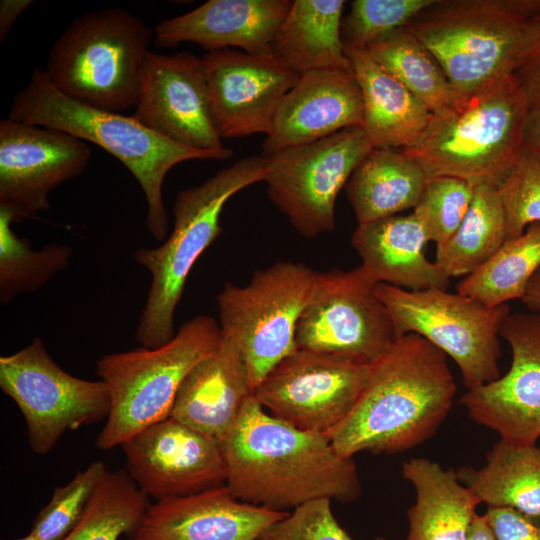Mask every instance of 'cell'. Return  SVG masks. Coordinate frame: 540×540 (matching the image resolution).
<instances>
[{"label":"cell","mask_w":540,"mask_h":540,"mask_svg":"<svg viewBox=\"0 0 540 540\" xmlns=\"http://www.w3.org/2000/svg\"><path fill=\"white\" fill-rule=\"evenodd\" d=\"M353 126H363V99L352 68L311 71L301 75L281 101L262 155L312 143Z\"/></svg>","instance_id":"cell-21"},{"label":"cell","mask_w":540,"mask_h":540,"mask_svg":"<svg viewBox=\"0 0 540 540\" xmlns=\"http://www.w3.org/2000/svg\"><path fill=\"white\" fill-rule=\"evenodd\" d=\"M344 0H293L272 52L300 76L328 68H351L341 35Z\"/></svg>","instance_id":"cell-27"},{"label":"cell","mask_w":540,"mask_h":540,"mask_svg":"<svg viewBox=\"0 0 540 540\" xmlns=\"http://www.w3.org/2000/svg\"><path fill=\"white\" fill-rule=\"evenodd\" d=\"M220 338L217 322L199 315L158 348L140 347L99 358L96 371L108 387L111 406L97 437V448L121 446L144 428L169 417L182 381L217 349Z\"/></svg>","instance_id":"cell-8"},{"label":"cell","mask_w":540,"mask_h":540,"mask_svg":"<svg viewBox=\"0 0 540 540\" xmlns=\"http://www.w3.org/2000/svg\"><path fill=\"white\" fill-rule=\"evenodd\" d=\"M428 240L413 213L358 224L351 245L377 284L406 290H446L450 278L425 255Z\"/></svg>","instance_id":"cell-24"},{"label":"cell","mask_w":540,"mask_h":540,"mask_svg":"<svg viewBox=\"0 0 540 540\" xmlns=\"http://www.w3.org/2000/svg\"><path fill=\"white\" fill-rule=\"evenodd\" d=\"M331 501L319 498L294 508L258 540H353L334 516Z\"/></svg>","instance_id":"cell-39"},{"label":"cell","mask_w":540,"mask_h":540,"mask_svg":"<svg viewBox=\"0 0 540 540\" xmlns=\"http://www.w3.org/2000/svg\"><path fill=\"white\" fill-rule=\"evenodd\" d=\"M540 267V223L530 224L518 237L507 239L479 269L462 279L457 292L487 307L522 299Z\"/></svg>","instance_id":"cell-32"},{"label":"cell","mask_w":540,"mask_h":540,"mask_svg":"<svg viewBox=\"0 0 540 540\" xmlns=\"http://www.w3.org/2000/svg\"><path fill=\"white\" fill-rule=\"evenodd\" d=\"M267 174L263 155L241 158L219 170L199 186L181 190L173 207L175 222L170 236L156 248L136 251L135 260L152 276L136 330L142 347L154 349L174 336V316L189 273L205 249L218 237L226 202Z\"/></svg>","instance_id":"cell-6"},{"label":"cell","mask_w":540,"mask_h":540,"mask_svg":"<svg viewBox=\"0 0 540 540\" xmlns=\"http://www.w3.org/2000/svg\"><path fill=\"white\" fill-rule=\"evenodd\" d=\"M435 0H354L342 19L345 47L366 50L371 44L405 27Z\"/></svg>","instance_id":"cell-35"},{"label":"cell","mask_w":540,"mask_h":540,"mask_svg":"<svg viewBox=\"0 0 540 540\" xmlns=\"http://www.w3.org/2000/svg\"><path fill=\"white\" fill-rule=\"evenodd\" d=\"M292 0H209L177 17L159 22L154 42L175 48L183 42L207 51L239 48L250 54L273 53L275 36Z\"/></svg>","instance_id":"cell-22"},{"label":"cell","mask_w":540,"mask_h":540,"mask_svg":"<svg viewBox=\"0 0 540 540\" xmlns=\"http://www.w3.org/2000/svg\"><path fill=\"white\" fill-rule=\"evenodd\" d=\"M456 389L447 355L416 333L404 334L371 364L353 409L327 436L344 457L414 448L445 420Z\"/></svg>","instance_id":"cell-2"},{"label":"cell","mask_w":540,"mask_h":540,"mask_svg":"<svg viewBox=\"0 0 540 540\" xmlns=\"http://www.w3.org/2000/svg\"><path fill=\"white\" fill-rule=\"evenodd\" d=\"M15 540H39V539L37 538V536H36L34 533H32V532L30 531V532H29L28 534H26L25 536H23V537H21V538H18V539H15Z\"/></svg>","instance_id":"cell-46"},{"label":"cell","mask_w":540,"mask_h":540,"mask_svg":"<svg viewBox=\"0 0 540 540\" xmlns=\"http://www.w3.org/2000/svg\"><path fill=\"white\" fill-rule=\"evenodd\" d=\"M148 498L127 472L106 470L83 516L62 540H118L141 520Z\"/></svg>","instance_id":"cell-33"},{"label":"cell","mask_w":540,"mask_h":540,"mask_svg":"<svg viewBox=\"0 0 540 540\" xmlns=\"http://www.w3.org/2000/svg\"><path fill=\"white\" fill-rule=\"evenodd\" d=\"M416 160L400 149L373 148L345 188L358 224L415 208L427 183Z\"/></svg>","instance_id":"cell-28"},{"label":"cell","mask_w":540,"mask_h":540,"mask_svg":"<svg viewBox=\"0 0 540 540\" xmlns=\"http://www.w3.org/2000/svg\"><path fill=\"white\" fill-rule=\"evenodd\" d=\"M135 107L140 123L174 143L207 151L226 148L214 121L202 58L190 52H149Z\"/></svg>","instance_id":"cell-18"},{"label":"cell","mask_w":540,"mask_h":540,"mask_svg":"<svg viewBox=\"0 0 540 540\" xmlns=\"http://www.w3.org/2000/svg\"><path fill=\"white\" fill-rule=\"evenodd\" d=\"M375 540H388V539H386L384 537H376Z\"/></svg>","instance_id":"cell-47"},{"label":"cell","mask_w":540,"mask_h":540,"mask_svg":"<svg viewBox=\"0 0 540 540\" xmlns=\"http://www.w3.org/2000/svg\"><path fill=\"white\" fill-rule=\"evenodd\" d=\"M371 364L297 348L253 392L273 416L305 431L327 435L350 413Z\"/></svg>","instance_id":"cell-14"},{"label":"cell","mask_w":540,"mask_h":540,"mask_svg":"<svg viewBox=\"0 0 540 540\" xmlns=\"http://www.w3.org/2000/svg\"><path fill=\"white\" fill-rule=\"evenodd\" d=\"M121 448L128 475L157 501L226 485L219 439L170 416L144 428Z\"/></svg>","instance_id":"cell-16"},{"label":"cell","mask_w":540,"mask_h":540,"mask_svg":"<svg viewBox=\"0 0 540 540\" xmlns=\"http://www.w3.org/2000/svg\"><path fill=\"white\" fill-rule=\"evenodd\" d=\"M372 149L363 126H353L312 143L263 155L268 197L304 237L332 232L336 198Z\"/></svg>","instance_id":"cell-12"},{"label":"cell","mask_w":540,"mask_h":540,"mask_svg":"<svg viewBox=\"0 0 540 540\" xmlns=\"http://www.w3.org/2000/svg\"><path fill=\"white\" fill-rule=\"evenodd\" d=\"M210 105L223 138L270 135L277 109L300 75L274 53L226 48L202 57Z\"/></svg>","instance_id":"cell-17"},{"label":"cell","mask_w":540,"mask_h":540,"mask_svg":"<svg viewBox=\"0 0 540 540\" xmlns=\"http://www.w3.org/2000/svg\"><path fill=\"white\" fill-rule=\"evenodd\" d=\"M106 470L102 461L92 462L69 483L55 488L35 518L31 532L39 540H62L83 516Z\"/></svg>","instance_id":"cell-37"},{"label":"cell","mask_w":540,"mask_h":540,"mask_svg":"<svg viewBox=\"0 0 540 540\" xmlns=\"http://www.w3.org/2000/svg\"><path fill=\"white\" fill-rule=\"evenodd\" d=\"M0 387L21 411L30 448L38 455L48 453L66 431L94 424L110 412L107 385L63 370L38 337L0 357Z\"/></svg>","instance_id":"cell-11"},{"label":"cell","mask_w":540,"mask_h":540,"mask_svg":"<svg viewBox=\"0 0 540 540\" xmlns=\"http://www.w3.org/2000/svg\"><path fill=\"white\" fill-rule=\"evenodd\" d=\"M219 441L226 486L243 502L286 511L319 498L349 503L360 496L353 457L340 455L327 435L273 416L254 395Z\"/></svg>","instance_id":"cell-1"},{"label":"cell","mask_w":540,"mask_h":540,"mask_svg":"<svg viewBox=\"0 0 540 540\" xmlns=\"http://www.w3.org/2000/svg\"><path fill=\"white\" fill-rule=\"evenodd\" d=\"M252 395L243 354L221 331L217 349L197 363L182 381L169 416L221 439Z\"/></svg>","instance_id":"cell-23"},{"label":"cell","mask_w":540,"mask_h":540,"mask_svg":"<svg viewBox=\"0 0 540 540\" xmlns=\"http://www.w3.org/2000/svg\"><path fill=\"white\" fill-rule=\"evenodd\" d=\"M539 36L524 64L515 73L526 95L530 111L540 109V13L537 15Z\"/></svg>","instance_id":"cell-41"},{"label":"cell","mask_w":540,"mask_h":540,"mask_svg":"<svg viewBox=\"0 0 540 540\" xmlns=\"http://www.w3.org/2000/svg\"><path fill=\"white\" fill-rule=\"evenodd\" d=\"M459 480L487 507L540 517V447L501 439L480 468L462 466Z\"/></svg>","instance_id":"cell-29"},{"label":"cell","mask_w":540,"mask_h":540,"mask_svg":"<svg viewBox=\"0 0 540 540\" xmlns=\"http://www.w3.org/2000/svg\"><path fill=\"white\" fill-rule=\"evenodd\" d=\"M497 188L506 217V240L540 223V152L524 147Z\"/></svg>","instance_id":"cell-38"},{"label":"cell","mask_w":540,"mask_h":540,"mask_svg":"<svg viewBox=\"0 0 540 540\" xmlns=\"http://www.w3.org/2000/svg\"><path fill=\"white\" fill-rule=\"evenodd\" d=\"M91 158L88 144L62 130L0 121V211L12 222L50 207L48 195L81 175Z\"/></svg>","instance_id":"cell-15"},{"label":"cell","mask_w":540,"mask_h":540,"mask_svg":"<svg viewBox=\"0 0 540 540\" xmlns=\"http://www.w3.org/2000/svg\"><path fill=\"white\" fill-rule=\"evenodd\" d=\"M12 223L10 216L0 211V284L1 302L5 304L19 293L42 286L56 271L67 266L71 254L67 246L59 244L32 252L12 232Z\"/></svg>","instance_id":"cell-34"},{"label":"cell","mask_w":540,"mask_h":540,"mask_svg":"<svg viewBox=\"0 0 540 540\" xmlns=\"http://www.w3.org/2000/svg\"><path fill=\"white\" fill-rule=\"evenodd\" d=\"M287 514L243 502L225 485L149 504L126 540H258Z\"/></svg>","instance_id":"cell-20"},{"label":"cell","mask_w":540,"mask_h":540,"mask_svg":"<svg viewBox=\"0 0 540 540\" xmlns=\"http://www.w3.org/2000/svg\"><path fill=\"white\" fill-rule=\"evenodd\" d=\"M524 147L540 152V109L530 111L525 130Z\"/></svg>","instance_id":"cell-44"},{"label":"cell","mask_w":540,"mask_h":540,"mask_svg":"<svg viewBox=\"0 0 540 540\" xmlns=\"http://www.w3.org/2000/svg\"><path fill=\"white\" fill-rule=\"evenodd\" d=\"M474 186L456 177L427 180L413 214L428 241L440 245L456 232L470 207Z\"/></svg>","instance_id":"cell-36"},{"label":"cell","mask_w":540,"mask_h":540,"mask_svg":"<svg viewBox=\"0 0 540 540\" xmlns=\"http://www.w3.org/2000/svg\"><path fill=\"white\" fill-rule=\"evenodd\" d=\"M521 301L530 312L540 314V267L528 282Z\"/></svg>","instance_id":"cell-43"},{"label":"cell","mask_w":540,"mask_h":540,"mask_svg":"<svg viewBox=\"0 0 540 540\" xmlns=\"http://www.w3.org/2000/svg\"><path fill=\"white\" fill-rule=\"evenodd\" d=\"M529 114L514 74L434 115L419 142L403 151L427 179L456 177L498 186L521 156Z\"/></svg>","instance_id":"cell-5"},{"label":"cell","mask_w":540,"mask_h":540,"mask_svg":"<svg viewBox=\"0 0 540 540\" xmlns=\"http://www.w3.org/2000/svg\"><path fill=\"white\" fill-rule=\"evenodd\" d=\"M467 540H497L484 514L475 516Z\"/></svg>","instance_id":"cell-45"},{"label":"cell","mask_w":540,"mask_h":540,"mask_svg":"<svg viewBox=\"0 0 540 540\" xmlns=\"http://www.w3.org/2000/svg\"><path fill=\"white\" fill-rule=\"evenodd\" d=\"M376 285L361 265L318 272L297 323V348L365 364L376 361L399 337Z\"/></svg>","instance_id":"cell-13"},{"label":"cell","mask_w":540,"mask_h":540,"mask_svg":"<svg viewBox=\"0 0 540 540\" xmlns=\"http://www.w3.org/2000/svg\"><path fill=\"white\" fill-rule=\"evenodd\" d=\"M398 336L416 333L449 356L468 390L499 375L500 330L509 306L487 307L460 293L443 289L406 290L376 285Z\"/></svg>","instance_id":"cell-10"},{"label":"cell","mask_w":540,"mask_h":540,"mask_svg":"<svg viewBox=\"0 0 540 540\" xmlns=\"http://www.w3.org/2000/svg\"><path fill=\"white\" fill-rule=\"evenodd\" d=\"M317 273L300 262L278 261L256 270L245 286L226 283L217 295L220 329L241 350L253 392L297 349V323Z\"/></svg>","instance_id":"cell-9"},{"label":"cell","mask_w":540,"mask_h":540,"mask_svg":"<svg viewBox=\"0 0 540 540\" xmlns=\"http://www.w3.org/2000/svg\"><path fill=\"white\" fill-rule=\"evenodd\" d=\"M500 337L509 344V370L468 390L460 399L476 423L508 441L535 444L540 437V314L509 313Z\"/></svg>","instance_id":"cell-19"},{"label":"cell","mask_w":540,"mask_h":540,"mask_svg":"<svg viewBox=\"0 0 540 540\" xmlns=\"http://www.w3.org/2000/svg\"><path fill=\"white\" fill-rule=\"evenodd\" d=\"M360 86L363 128L372 148L408 149L419 142L434 115L366 50L345 47Z\"/></svg>","instance_id":"cell-25"},{"label":"cell","mask_w":540,"mask_h":540,"mask_svg":"<svg viewBox=\"0 0 540 540\" xmlns=\"http://www.w3.org/2000/svg\"><path fill=\"white\" fill-rule=\"evenodd\" d=\"M366 51L433 115L442 114L463 100L435 56L406 26L371 44Z\"/></svg>","instance_id":"cell-31"},{"label":"cell","mask_w":540,"mask_h":540,"mask_svg":"<svg viewBox=\"0 0 540 540\" xmlns=\"http://www.w3.org/2000/svg\"><path fill=\"white\" fill-rule=\"evenodd\" d=\"M7 117L62 130L100 146L121 161L144 192L146 227L158 241L165 240L168 232L162 189L169 170L187 160H224L233 154L230 148L207 151L174 143L134 116L78 102L56 89L39 67L33 70L26 87L13 98Z\"/></svg>","instance_id":"cell-4"},{"label":"cell","mask_w":540,"mask_h":540,"mask_svg":"<svg viewBox=\"0 0 540 540\" xmlns=\"http://www.w3.org/2000/svg\"><path fill=\"white\" fill-rule=\"evenodd\" d=\"M506 241V217L494 184L474 186L470 207L456 232L437 245L435 263L449 277L468 276Z\"/></svg>","instance_id":"cell-30"},{"label":"cell","mask_w":540,"mask_h":540,"mask_svg":"<svg viewBox=\"0 0 540 540\" xmlns=\"http://www.w3.org/2000/svg\"><path fill=\"white\" fill-rule=\"evenodd\" d=\"M484 516L497 540H540V517L506 507H487Z\"/></svg>","instance_id":"cell-40"},{"label":"cell","mask_w":540,"mask_h":540,"mask_svg":"<svg viewBox=\"0 0 540 540\" xmlns=\"http://www.w3.org/2000/svg\"><path fill=\"white\" fill-rule=\"evenodd\" d=\"M154 29L122 8L76 18L54 42L45 73L64 95L120 112L135 106Z\"/></svg>","instance_id":"cell-7"},{"label":"cell","mask_w":540,"mask_h":540,"mask_svg":"<svg viewBox=\"0 0 540 540\" xmlns=\"http://www.w3.org/2000/svg\"><path fill=\"white\" fill-rule=\"evenodd\" d=\"M540 0H435L406 27L470 98L514 75L539 36Z\"/></svg>","instance_id":"cell-3"},{"label":"cell","mask_w":540,"mask_h":540,"mask_svg":"<svg viewBox=\"0 0 540 540\" xmlns=\"http://www.w3.org/2000/svg\"><path fill=\"white\" fill-rule=\"evenodd\" d=\"M402 474L416 493L407 512L405 540H467L481 501L456 471L427 458H411L403 463Z\"/></svg>","instance_id":"cell-26"},{"label":"cell","mask_w":540,"mask_h":540,"mask_svg":"<svg viewBox=\"0 0 540 540\" xmlns=\"http://www.w3.org/2000/svg\"><path fill=\"white\" fill-rule=\"evenodd\" d=\"M33 0L0 1V43L6 40L8 33L18 17L32 4Z\"/></svg>","instance_id":"cell-42"}]
</instances>
